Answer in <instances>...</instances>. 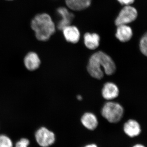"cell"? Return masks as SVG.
Returning a JSON list of instances; mask_svg holds the SVG:
<instances>
[{
	"label": "cell",
	"instance_id": "1",
	"mask_svg": "<svg viewBox=\"0 0 147 147\" xmlns=\"http://www.w3.org/2000/svg\"><path fill=\"white\" fill-rule=\"evenodd\" d=\"M87 70L92 77L100 79L104 76V73L107 75L115 73L116 66L110 56L102 51H98L91 56Z\"/></svg>",
	"mask_w": 147,
	"mask_h": 147
},
{
	"label": "cell",
	"instance_id": "2",
	"mask_svg": "<svg viewBox=\"0 0 147 147\" xmlns=\"http://www.w3.org/2000/svg\"><path fill=\"white\" fill-rule=\"evenodd\" d=\"M31 27L34 31L37 39L46 41L56 31V26L51 16L46 13L38 14L33 18Z\"/></svg>",
	"mask_w": 147,
	"mask_h": 147
},
{
	"label": "cell",
	"instance_id": "3",
	"mask_svg": "<svg viewBox=\"0 0 147 147\" xmlns=\"http://www.w3.org/2000/svg\"><path fill=\"white\" fill-rule=\"evenodd\" d=\"M123 108L117 102L108 101L102 107L101 113L103 117L112 123L119 121L123 116Z\"/></svg>",
	"mask_w": 147,
	"mask_h": 147
},
{
	"label": "cell",
	"instance_id": "4",
	"mask_svg": "<svg viewBox=\"0 0 147 147\" xmlns=\"http://www.w3.org/2000/svg\"><path fill=\"white\" fill-rule=\"evenodd\" d=\"M137 9L130 5L125 6L122 9L115 21L117 26L127 24L134 21L137 17Z\"/></svg>",
	"mask_w": 147,
	"mask_h": 147
},
{
	"label": "cell",
	"instance_id": "5",
	"mask_svg": "<svg viewBox=\"0 0 147 147\" xmlns=\"http://www.w3.org/2000/svg\"><path fill=\"white\" fill-rule=\"evenodd\" d=\"M35 138L38 144L42 147H48L55 142V134L45 127L38 129L35 133Z\"/></svg>",
	"mask_w": 147,
	"mask_h": 147
},
{
	"label": "cell",
	"instance_id": "6",
	"mask_svg": "<svg viewBox=\"0 0 147 147\" xmlns=\"http://www.w3.org/2000/svg\"><path fill=\"white\" fill-rule=\"evenodd\" d=\"M24 66L28 70L34 71L40 66L41 60L38 55L35 52H30L24 57Z\"/></svg>",
	"mask_w": 147,
	"mask_h": 147
},
{
	"label": "cell",
	"instance_id": "7",
	"mask_svg": "<svg viewBox=\"0 0 147 147\" xmlns=\"http://www.w3.org/2000/svg\"><path fill=\"white\" fill-rule=\"evenodd\" d=\"M57 12L61 18L57 25L59 30H62L65 27L71 25L74 17V14L70 12L67 8L65 7H60L57 9Z\"/></svg>",
	"mask_w": 147,
	"mask_h": 147
},
{
	"label": "cell",
	"instance_id": "8",
	"mask_svg": "<svg viewBox=\"0 0 147 147\" xmlns=\"http://www.w3.org/2000/svg\"><path fill=\"white\" fill-rule=\"evenodd\" d=\"M62 31L65 38L67 42L74 44L79 42L81 35L79 29L75 26L69 25Z\"/></svg>",
	"mask_w": 147,
	"mask_h": 147
},
{
	"label": "cell",
	"instance_id": "9",
	"mask_svg": "<svg viewBox=\"0 0 147 147\" xmlns=\"http://www.w3.org/2000/svg\"><path fill=\"white\" fill-rule=\"evenodd\" d=\"M119 93L118 87L112 82H107L104 84L102 90V97L108 100H112L117 97Z\"/></svg>",
	"mask_w": 147,
	"mask_h": 147
},
{
	"label": "cell",
	"instance_id": "10",
	"mask_svg": "<svg viewBox=\"0 0 147 147\" xmlns=\"http://www.w3.org/2000/svg\"><path fill=\"white\" fill-rule=\"evenodd\" d=\"M132 35L131 28L127 25H120L117 26L115 36L121 42H127L131 39Z\"/></svg>",
	"mask_w": 147,
	"mask_h": 147
},
{
	"label": "cell",
	"instance_id": "11",
	"mask_svg": "<svg viewBox=\"0 0 147 147\" xmlns=\"http://www.w3.org/2000/svg\"><path fill=\"white\" fill-rule=\"evenodd\" d=\"M84 39L85 46L90 50H95L100 44V36L96 33L87 32L84 34Z\"/></svg>",
	"mask_w": 147,
	"mask_h": 147
},
{
	"label": "cell",
	"instance_id": "12",
	"mask_svg": "<svg viewBox=\"0 0 147 147\" xmlns=\"http://www.w3.org/2000/svg\"><path fill=\"white\" fill-rule=\"evenodd\" d=\"M124 131L129 137H135L140 134L141 131V127L137 121L130 119L125 124Z\"/></svg>",
	"mask_w": 147,
	"mask_h": 147
},
{
	"label": "cell",
	"instance_id": "13",
	"mask_svg": "<svg viewBox=\"0 0 147 147\" xmlns=\"http://www.w3.org/2000/svg\"><path fill=\"white\" fill-rule=\"evenodd\" d=\"M81 121L83 125L90 130L94 129L98 124L96 116L92 113H87L84 114Z\"/></svg>",
	"mask_w": 147,
	"mask_h": 147
},
{
	"label": "cell",
	"instance_id": "14",
	"mask_svg": "<svg viewBox=\"0 0 147 147\" xmlns=\"http://www.w3.org/2000/svg\"><path fill=\"white\" fill-rule=\"evenodd\" d=\"M65 3L69 9L75 11L84 10L90 5L82 0H65Z\"/></svg>",
	"mask_w": 147,
	"mask_h": 147
},
{
	"label": "cell",
	"instance_id": "15",
	"mask_svg": "<svg viewBox=\"0 0 147 147\" xmlns=\"http://www.w3.org/2000/svg\"><path fill=\"white\" fill-rule=\"evenodd\" d=\"M0 147H13V143L10 138L6 135L1 134Z\"/></svg>",
	"mask_w": 147,
	"mask_h": 147
},
{
	"label": "cell",
	"instance_id": "16",
	"mask_svg": "<svg viewBox=\"0 0 147 147\" xmlns=\"http://www.w3.org/2000/svg\"><path fill=\"white\" fill-rule=\"evenodd\" d=\"M139 47L142 54L147 57V33L142 37L139 43Z\"/></svg>",
	"mask_w": 147,
	"mask_h": 147
},
{
	"label": "cell",
	"instance_id": "17",
	"mask_svg": "<svg viewBox=\"0 0 147 147\" xmlns=\"http://www.w3.org/2000/svg\"><path fill=\"white\" fill-rule=\"evenodd\" d=\"M30 144V141L26 138H22L17 142L15 147H28Z\"/></svg>",
	"mask_w": 147,
	"mask_h": 147
},
{
	"label": "cell",
	"instance_id": "18",
	"mask_svg": "<svg viewBox=\"0 0 147 147\" xmlns=\"http://www.w3.org/2000/svg\"><path fill=\"white\" fill-rule=\"evenodd\" d=\"M121 4L125 6L130 5L134 3V0H117Z\"/></svg>",
	"mask_w": 147,
	"mask_h": 147
},
{
	"label": "cell",
	"instance_id": "19",
	"mask_svg": "<svg viewBox=\"0 0 147 147\" xmlns=\"http://www.w3.org/2000/svg\"><path fill=\"white\" fill-rule=\"evenodd\" d=\"M82 1H84V2L87 3L89 4L90 5L91 4L92 0H82Z\"/></svg>",
	"mask_w": 147,
	"mask_h": 147
},
{
	"label": "cell",
	"instance_id": "20",
	"mask_svg": "<svg viewBox=\"0 0 147 147\" xmlns=\"http://www.w3.org/2000/svg\"><path fill=\"white\" fill-rule=\"evenodd\" d=\"M85 147H97V146L96 145L94 144H92V145H88V146H86Z\"/></svg>",
	"mask_w": 147,
	"mask_h": 147
},
{
	"label": "cell",
	"instance_id": "21",
	"mask_svg": "<svg viewBox=\"0 0 147 147\" xmlns=\"http://www.w3.org/2000/svg\"><path fill=\"white\" fill-rule=\"evenodd\" d=\"M77 98L78 100H82V96H81L80 95H79L77 96Z\"/></svg>",
	"mask_w": 147,
	"mask_h": 147
},
{
	"label": "cell",
	"instance_id": "22",
	"mask_svg": "<svg viewBox=\"0 0 147 147\" xmlns=\"http://www.w3.org/2000/svg\"><path fill=\"white\" fill-rule=\"evenodd\" d=\"M145 147L144 146H143V145H140V144H137L135 145L134 146V147Z\"/></svg>",
	"mask_w": 147,
	"mask_h": 147
},
{
	"label": "cell",
	"instance_id": "23",
	"mask_svg": "<svg viewBox=\"0 0 147 147\" xmlns=\"http://www.w3.org/2000/svg\"><path fill=\"white\" fill-rule=\"evenodd\" d=\"M7 1H12V0H7Z\"/></svg>",
	"mask_w": 147,
	"mask_h": 147
}]
</instances>
